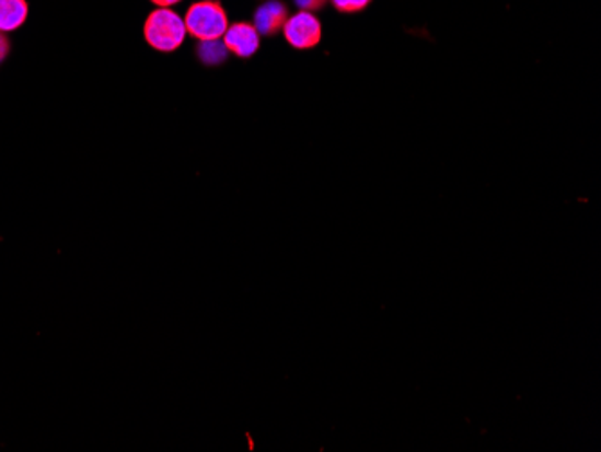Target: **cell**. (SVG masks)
<instances>
[{"instance_id": "6da1fadb", "label": "cell", "mask_w": 601, "mask_h": 452, "mask_svg": "<svg viewBox=\"0 0 601 452\" xmlns=\"http://www.w3.org/2000/svg\"><path fill=\"white\" fill-rule=\"evenodd\" d=\"M145 40L155 51H177L186 40V24L183 16L170 10V8H158L148 15L145 22Z\"/></svg>"}, {"instance_id": "7a4b0ae2", "label": "cell", "mask_w": 601, "mask_h": 452, "mask_svg": "<svg viewBox=\"0 0 601 452\" xmlns=\"http://www.w3.org/2000/svg\"><path fill=\"white\" fill-rule=\"evenodd\" d=\"M184 24L198 42L220 40L229 27L228 13L217 0H198L187 8Z\"/></svg>"}, {"instance_id": "3957f363", "label": "cell", "mask_w": 601, "mask_h": 452, "mask_svg": "<svg viewBox=\"0 0 601 452\" xmlns=\"http://www.w3.org/2000/svg\"><path fill=\"white\" fill-rule=\"evenodd\" d=\"M281 31H284L288 46H292L299 51L314 49L323 36L321 21L310 11H299L296 15L288 16Z\"/></svg>"}, {"instance_id": "277c9868", "label": "cell", "mask_w": 601, "mask_h": 452, "mask_svg": "<svg viewBox=\"0 0 601 452\" xmlns=\"http://www.w3.org/2000/svg\"><path fill=\"white\" fill-rule=\"evenodd\" d=\"M259 33L249 22H236L223 33V46L228 51L234 53L238 58H251L258 53Z\"/></svg>"}, {"instance_id": "5b68a950", "label": "cell", "mask_w": 601, "mask_h": 452, "mask_svg": "<svg viewBox=\"0 0 601 452\" xmlns=\"http://www.w3.org/2000/svg\"><path fill=\"white\" fill-rule=\"evenodd\" d=\"M288 19L287 5L281 0H267L265 4L259 5L254 13V24L259 35H278L284 30L285 22Z\"/></svg>"}, {"instance_id": "8992f818", "label": "cell", "mask_w": 601, "mask_h": 452, "mask_svg": "<svg viewBox=\"0 0 601 452\" xmlns=\"http://www.w3.org/2000/svg\"><path fill=\"white\" fill-rule=\"evenodd\" d=\"M30 15L27 0H0V31L10 33L24 26Z\"/></svg>"}, {"instance_id": "52a82bcc", "label": "cell", "mask_w": 601, "mask_h": 452, "mask_svg": "<svg viewBox=\"0 0 601 452\" xmlns=\"http://www.w3.org/2000/svg\"><path fill=\"white\" fill-rule=\"evenodd\" d=\"M198 58L200 61H204L206 66H217V63H222L228 57V47L223 46V42L220 40H209L200 42L198 44Z\"/></svg>"}, {"instance_id": "ba28073f", "label": "cell", "mask_w": 601, "mask_h": 452, "mask_svg": "<svg viewBox=\"0 0 601 452\" xmlns=\"http://www.w3.org/2000/svg\"><path fill=\"white\" fill-rule=\"evenodd\" d=\"M330 2L340 13H359V11H365L373 0H330Z\"/></svg>"}, {"instance_id": "9c48e42d", "label": "cell", "mask_w": 601, "mask_h": 452, "mask_svg": "<svg viewBox=\"0 0 601 452\" xmlns=\"http://www.w3.org/2000/svg\"><path fill=\"white\" fill-rule=\"evenodd\" d=\"M326 2H328V0H296V4H298L299 10L310 11V13L323 10Z\"/></svg>"}, {"instance_id": "30bf717a", "label": "cell", "mask_w": 601, "mask_h": 452, "mask_svg": "<svg viewBox=\"0 0 601 452\" xmlns=\"http://www.w3.org/2000/svg\"><path fill=\"white\" fill-rule=\"evenodd\" d=\"M11 44L10 38L5 36V33H2L0 31V63L8 58V55H10Z\"/></svg>"}, {"instance_id": "8fae6325", "label": "cell", "mask_w": 601, "mask_h": 452, "mask_svg": "<svg viewBox=\"0 0 601 452\" xmlns=\"http://www.w3.org/2000/svg\"><path fill=\"white\" fill-rule=\"evenodd\" d=\"M150 2H153L158 8H172V5L183 2V0H150Z\"/></svg>"}]
</instances>
